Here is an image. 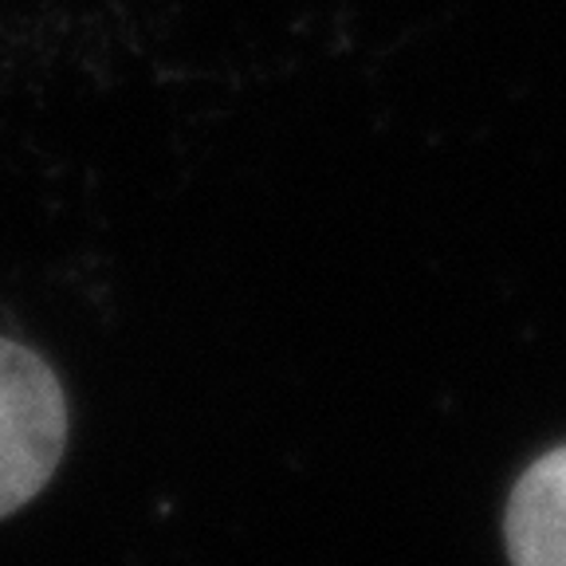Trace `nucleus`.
I'll return each instance as SVG.
<instances>
[{
  "mask_svg": "<svg viewBox=\"0 0 566 566\" xmlns=\"http://www.w3.org/2000/svg\"><path fill=\"white\" fill-rule=\"evenodd\" d=\"M67 449V398L52 366L0 335V520L32 504Z\"/></svg>",
  "mask_w": 566,
  "mask_h": 566,
  "instance_id": "f257e3e1",
  "label": "nucleus"
},
{
  "mask_svg": "<svg viewBox=\"0 0 566 566\" xmlns=\"http://www.w3.org/2000/svg\"><path fill=\"white\" fill-rule=\"evenodd\" d=\"M504 535L512 566H566V444L515 480Z\"/></svg>",
  "mask_w": 566,
  "mask_h": 566,
  "instance_id": "f03ea898",
  "label": "nucleus"
}]
</instances>
